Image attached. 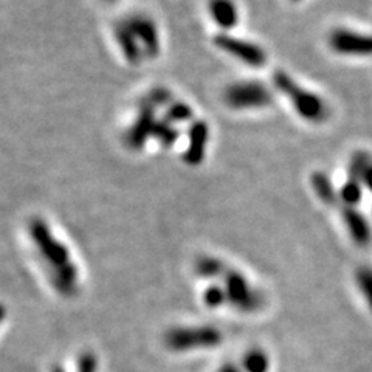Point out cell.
<instances>
[{
	"label": "cell",
	"instance_id": "6da1fadb",
	"mask_svg": "<svg viewBox=\"0 0 372 372\" xmlns=\"http://www.w3.org/2000/svg\"><path fill=\"white\" fill-rule=\"evenodd\" d=\"M275 89L290 101L297 115L307 123L319 124L324 123L329 117V107L326 101L314 90L306 89L304 85L297 83L290 73L278 70L273 75Z\"/></svg>",
	"mask_w": 372,
	"mask_h": 372
},
{
	"label": "cell",
	"instance_id": "7a4b0ae2",
	"mask_svg": "<svg viewBox=\"0 0 372 372\" xmlns=\"http://www.w3.org/2000/svg\"><path fill=\"white\" fill-rule=\"evenodd\" d=\"M31 242L36 247L38 253L48 268V275H53L63 270V268L72 265V256L64 242H60L55 233L47 225L46 220L39 218L31 219L28 225Z\"/></svg>",
	"mask_w": 372,
	"mask_h": 372
},
{
	"label": "cell",
	"instance_id": "3957f363",
	"mask_svg": "<svg viewBox=\"0 0 372 372\" xmlns=\"http://www.w3.org/2000/svg\"><path fill=\"white\" fill-rule=\"evenodd\" d=\"M223 335L214 326H180L164 334L163 343L172 352H189L197 349H213L219 346Z\"/></svg>",
	"mask_w": 372,
	"mask_h": 372
},
{
	"label": "cell",
	"instance_id": "277c9868",
	"mask_svg": "<svg viewBox=\"0 0 372 372\" xmlns=\"http://www.w3.org/2000/svg\"><path fill=\"white\" fill-rule=\"evenodd\" d=\"M222 280V287L225 290V295H227V302L240 310V312H257L264 306V297L252 287V284L240 272L227 268Z\"/></svg>",
	"mask_w": 372,
	"mask_h": 372
},
{
	"label": "cell",
	"instance_id": "5b68a950",
	"mask_svg": "<svg viewBox=\"0 0 372 372\" xmlns=\"http://www.w3.org/2000/svg\"><path fill=\"white\" fill-rule=\"evenodd\" d=\"M223 100L235 110L264 109L273 102L272 90L259 81H242L228 85Z\"/></svg>",
	"mask_w": 372,
	"mask_h": 372
},
{
	"label": "cell",
	"instance_id": "8992f818",
	"mask_svg": "<svg viewBox=\"0 0 372 372\" xmlns=\"http://www.w3.org/2000/svg\"><path fill=\"white\" fill-rule=\"evenodd\" d=\"M329 48L346 58H372V34L339 27L331 31Z\"/></svg>",
	"mask_w": 372,
	"mask_h": 372
},
{
	"label": "cell",
	"instance_id": "52a82bcc",
	"mask_svg": "<svg viewBox=\"0 0 372 372\" xmlns=\"http://www.w3.org/2000/svg\"><path fill=\"white\" fill-rule=\"evenodd\" d=\"M214 44L218 48H220L225 53L236 58L240 60L242 64H245L248 67L253 68H261L267 63V55L262 47H259L253 42L239 39L235 36H230V34H218L214 39Z\"/></svg>",
	"mask_w": 372,
	"mask_h": 372
},
{
	"label": "cell",
	"instance_id": "ba28073f",
	"mask_svg": "<svg viewBox=\"0 0 372 372\" xmlns=\"http://www.w3.org/2000/svg\"><path fill=\"white\" fill-rule=\"evenodd\" d=\"M155 126H157V118H155L154 114V106L146 102L134 121V124L126 132V143L129 148L135 151L142 149L146 142L154 137Z\"/></svg>",
	"mask_w": 372,
	"mask_h": 372
},
{
	"label": "cell",
	"instance_id": "9c48e42d",
	"mask_svg": "<svg viewBox=\"0 0 372 372\" xmlns=\"http://www.w3.org/2000/svg\"><path fill=\"white\" fill-rule=\"evenodd\" d=\"M129 28L134 33L144 56L155 58L160 53V38L155 23L146 16H132L127 21Z\"/></svg>",
	"mask_w": 372,
	"mask_h": 372
},
{
	"label": "cell",
	"instance_id": "30bf717a",
	"mask_svg": "<svg viewBox=\"0 0 372 372\" xmlns=\"http://www.w3.org/2000/svg\"><path fill=\"white\" fill-rule=\"evenodd\" d=\"M208 140H210L208 124H206L205 121H196V123L189 127L188 149L184 155V160L188 164H191V166H197V164H201L205 157V151H206Z\"/></svg>",
	"mask_w": 372,
	"mask_h": 372
},
{
	"label": "cell",
	"instance_id": "8fae6325",
	"mask_svg": "<svg viewBox=\"0 0 372 372\" xmlns=\"http://www.w3.org/2000/svg\"><path fill=\"white\" fill-rule=\"evenodd\" d=\"M341 219L346 230H348L351 239L357 245L365 247L372 240V230L365 214L358 211V208H351V206H343Z\"/></svg>",
	"mask_w": 372,
	"mask_h": 372
},
{
	"label": "cell",
	"instance_id": "7c38bea8",
	"mask_svg": "<svg viewBox=\"0 0 372 372\" xmlns=\"http://www.w3.org/2000/svg\"><path fill=\"white\" fill-rule=\"evenodd\" d=\"M210 14L213 21L223 30H231L239 22L238 6L233 0H210Z\"/></svg>",
	"mask_w": 372,
	"mask_h": 372
},
{
	"label": "cell",
	"instance_id": "4fadbf2b",
	"mask_svg": "<svg viewBox=\"0 0 372 372\" xmlns=\"http://www.w3.org/2000/svg\"><path fill=\"white\" fill-rule=\"evenodd\" d=\"M115 34H117V41L119 44L121 51H123L124 58L129 60L131 64H138L142 60V58L144 56L143 50L138 44L137 38L134 36V33L129 28L127 22L124 23H119L118 27L115 28Z\"/></svg>",
	"mask_w": 372,
	"mask_h": 372
},
{
	"label": "cell",
	"instance_id": "5bb4252c",
	"mask_svg": "<svg viewBox=\"0 0 372 372\" xmlns=\"http://www.w3.org/2000/svg\"><path fill=\"white\" fill-rule=\"evenodd\" d=\"M310 184H312L314 193L317 197L326 205H335L339 202V191H335L332 186V181L324 172H314L310 177Z\"/></svg>",
	"mask_w": 372,
	"mask_h": 372
},
{
	"label": "cell",
	"instance_id": "9a60e30c",
	"mask_svg": "<svg viewBox=\"0 0 372 372\" xmlns=\"http://www.w3.org/2000/svg\"><path fill=\"white\" fill-rule=\"evenodd\" d=\"M227 265H225L220 259L213 256H201L194 264L196 273L205 280H216L222 278L223 273L227 272Z\"/></svg>",
	"mask_w": 372,
	"mask_h": 372
},
{
	"label": "cell",
	"instance_id": "2e32d148",
	"mask_svg": "<svg viewBox=\"0 0 372 372\" xmlns=\"http://www.w3.org/2000/svg\"><path fill=\"white\" fill-rule=\"evenodd\" d=\"M363 193H365V188L363 184L357 179H348L343 184L339 191V201L343 203V206H351V208H357L358 203L363 198Z\"/></svg>",
	"mask_w": 372,
	"mask_h": 372
},
{
	"label": "cell",
	"instance_id": "e0dca14e",
	"mask_svg": "<svg viewBox=\"0 0 372 372\" xmlns=\"http://www.w3.org/2000/svg\"><path fill=\"white\" fill-rule=\"evenodd\" d=\"M244 372H268L270 371V358L262 349L248 351L242 360Z\"/></svg>",
	"mask_w": 372,
	"mask_h": 372
},
{
	"label": "cell",
	"instance_id": "ac0fdd59",
	"mask_svg": "<svg viewBox=\"0 0 372 372\" xmlns=\"http://www.w3.org/2000/svg\"><path fill=\"white\" fill-rule=\"evenodd\" d=\"M356 282H357L358 290L361 292L363 298H365L366 304L369 306L371 312H372V267L363 265V267L357 268Z\"/></svg>",
	"mask_w": 372,
	"mask_h": 372
},
{
	"label": "cell",
	"instance_id": "d6986e66",
	"mask_svg": "<svg viewBox=\"0 0 372 372\" xmlns=\"http://www.w3.org/2000/svg\"><path fill=\"white\" fill-rule=\"evenodd\" d=\"M154 138H157L159 143L163 144L164 148H169V146L174 144L179 140V131L176 126L169 123V121H157V126H155L154 131Z\"/></svg>",
	"mask_w": 372,
	"mask_h": 372
},
{
	"label": "cell",
	"instance_id": "ffe728a7",
	"mask_svg": "<svg viewBox=\"0 0 372 372\" xmlns=\"http://www.w3.org/2000/svg\"><path fill=\"white\" fill-rule=\"evenodd\" d=\"M166 119L172 124L185 123V121L193 119V110L184 102H174L166 112Z\"/></svg>",
	"mask_w": 372,
	"mask_h": 372
},
{
	"label": "cell",
	"instance_id": "44dd1931",
	"mask_svg": "<svg viewBox=\"0 0 372 372\" xmlns=\"http://www.w3.org/2000/svg\"><path fill=\"white\" fill-rule=\"evenodd\" d=\"M203 301L210 309H218L222 304H225V302H227V295H225L222 285H210V287L203 292Z\"/></svg>",
	"mask_w": 372,
	"mask_h": 372
},
{
	"label": "cell",
	"instance_id": "7402d4cb",
	"mask_svg": "<svg viewBox=\"0 0 372 372\" xmlns=\"http://www.w3.org/2000/svg\"><path fill=\"white\" fill-rule=\"evenodd\" d=\"M169 100H171V95L168 90L155 89L151 92L148 102L152 106H161V105H166V102H169Z\"/></svg>",
	"mask_w": 372,
	"mask_h": 372
},
{
	"label": "cell",
	"instance_id": "603a6c76",
	"mask_svg": "<svg viewBox=\"0 0 372 372\" xmlns=\"http://www.w3.org/2000/svg\"><path fill=\"white\" fill-rule=\"evenodd\" d=\"M361 184H363V188H365V191L372 193V163H369V166L366 168V171L363 172Z\"/></svg>",
	"mask_w": 372,
	"mask_h": 372
},
{
	"label": "cell",
	"instance_id": "cb8c5ba5",
	"mask_svg": "<svg viewBox=\"0 0 372 372\" xmlns=\"http://www.w3.org/2000/svg\"><path fill=\"white\" fill-rule=\"evenodd\" d=\"M218 372H244V371H242V368L236 366L235 363H225L223 366L219 368Z\"/></svg>",
	"mask_w": 372,
	"mask_h": 372
},
{
	"label": "cell",
	"instance_id": "d4e9b609",
	"mask_svg": "<svg viewBox=\"0 0 372 372\" xmlns=\"http://www.w3.org/2000/svg\"><path fill=\"white\" fill-rule=\"evenodd\" d=\"M6 318V307L4 304H0V326H2V323L5 321Z\"/></svg>",
	"mask_w": 372,
	"mask_h": 372
},
{
	"label": "cell",
	"instance_id": "484cf974",
	"mask_svg": "<svg viewBox=\"0 0 372 372\" xmlns=\"http://www.w3.org/2000/svg\"><path fill=\"white\" fill-rule=\"evenodd\" d=\"M51 372H67L63 366H59V365H55L53 369H51Z\"/></svg>",
	"mask_w": 372,
	"mask_h": 372
},
{
	"label": "cell",
	"instance_id": "4316f807",
	"mask_svg": "<svg viewBox=\"0 0 372 372\" xmlns=\"http://www.w3.org/2000/svg\"><path fill=\"white\" fill-rule=\"evenodd\" d=\"M107 2H114V0H107Z\"/></svg>",
	"mask_w": 372,
	"mask_h": 372
},
{
	"label": "cell",
	"instance_id": "83f0119b",
	"mask_svg": "<svg viewBox=\"0 0 372 372\" xmlns=\"http://www.w3.org/2000/svg\"><path fill=\"white\" fill-rule=\"evenodd\" d=\"M293 2H299V0H293Z\"/></svg>",
	"mask_w": 372,
	"mask_h": 372
}]
</instances>
